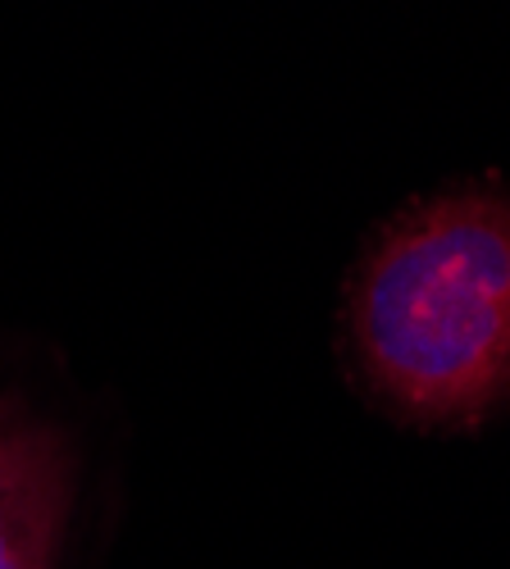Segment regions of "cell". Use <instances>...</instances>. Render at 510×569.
I'll list each match as a JSON object with an SVG mask.
<instances>
[{"mask_svg":"<svg viewBox=\"0 0 510 569\" xmlns=\"http://www.w3.org/2000/svg\"><path fill=\"white\" fill-rule=\"evenodd\" d=\"M342 356L406 433H483L510 415V187L456 182L401 206L347 273Z\"/></svg>","mask_w":510,"mask_h":569,"instance_id":"6da1fadb","label":"cell"},{"mask_svg":"<svg viewBox=\"0 0 510 569\" xmlns=\"http://www.w3.org/2000/svg\"><path fill=\"white\" fill-rule=\"evenodd\" d=\"M78 451L56 419L0 392V569H64Z\"/></svg>","mask_w":510,"mask_h":569,"instance_id":"7a4b0ae2","label":"cell"}]
</instances>
